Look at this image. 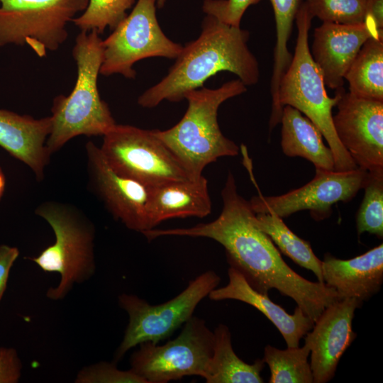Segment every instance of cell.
Listing matches in <instances>:
<instances>
[{
  "mask_svg": "<svg viewBox=\"0 0 383 383\" xmlns=\"http://www.w3.org/2000/svg\"><path fill=\"white\" fill-rule=\"evenodd\" d=\"M21 364L13 348H0V383H14L21 376Z\"/></svg>",
  "mask_w": 383,
  "mask_h": 383,
  "instance_id": "cell-32",
  "label": "cell"
},
{
  "mask_svg": "<svg viewBox=\"0 0 383 383\" xmlns=\"http://www.w3.org/2000/svg\"><path fill=\"white\" fill-rule=\"evenodd\" d=\"M102 43L96 30H81L75 38L72 52L77 67L74 88L67 96H55L51 107L52 126L46 140L51 155L74 137L103 136L116 124L97 86Z\"/></svg>",
  "mask_w": 383,
  "mask_h": 383,
  "instance_id": "cell-3",
  "label": "cell"
},
{
  "mask_svg": "<svg viewBox=\"0 0 383 383\" xmlns=\"http://www.w3.org/2000/svg\"><path fill=\"white\" fill-rule=\"evenodd\" d=\"M365 195L356 217L357 234L383 237V170L368 172Z\"/></svg>",
  "mask_w": 383,
  "mask_h": 383,
  "instance_id": "cell-26",
  "label": "cell"
},
{
  "mask_svg": "<svg viewBox=\"0 0 383 383\" xmlns=\"http://www.w3.org/2000/svg\"><path fill=\"white\" fill-rule=\"evenodd\" d=\"M155 0H138L131 12L103 40L100 74H120L135 77L133 68L139 60L162 57L176 59L183 46L173 42L162 30L156 16Z\"/></svg>",
  "mask_w": 383,
  "mask_h": 383,
  "instance_id": "cell-10",
  "label": "cell"
},
{
  "mask_svg": "<svg viewBox=\"0 0 383 383\" xmlns=\"http://www.w3.org/2000/svg\"><path fill=\"white\" fill-rule=\"evenodd\" d=\"M367 16L372 20L377 29H383V0H368Z\"/></svg>",
  "mask_w": 383,
  "mask_h": 383,
  "instance_id": "cell-34",
  "label": "cell"
},
{
  "mask_svg": "<svg viewBox=\"0 0 383 383\" xmlns=\"http://www.w3.org/2000/svg\"><path fill=\"white\" fill-rule=\"evenodd\" d=\"M213 332L204 319L192 316L179 335L165 344H140L131 357V370L148 383H167L186 376L203 378L212 356Z\"/></svg>",
  "mask_w": 383,
  "mask_h": 383,
  "instance_id": "cell-11",
  "label": "cell"
},
{
  "mask_svg": "<svg viewBox=\"0 0 383 383\" xmlns=\"http://www.w3.org/2000/svg\"><path fill=\"white\" fill-rule=\"evenodd\" d=\"M211 211L208 181L204 175L198 179L167 182L150 187L147 212L148 231L155 228L167 219L204 218Z\"/></svg>",
  "mask_w": 383,
  "mask_h": 383,
  "instance_id": "cell-20",
  "label": "cell"
},
{
  "mask_svg": "<svg viewBox=\"0 0 383 383\" xmlns=\"http://www.w3.org/2000/svg\"><path fill=\"white\" fill-rule=\"evenodd\" d=\"M249 36L248 30L207 15L198 38L182 48L168 74L145 91L138 104L153 108L164 100L180 101L188 91L202 87L209 78L220 72L236 74L245 86L255 84L260 70L248 47Z\"/></svg>",
  "mask_w": 383,
  "mask_h": 383,
  "instance_id": "cell-2",
  "label": "cell"
},
{
  "mask_svg": "<svg viewBox=\"0 0 383 383\" xmlns=\"http://www.w3.org/2000/svg\"><path fill=\"white\" fill-rule=\"evenodd\" d=\"M383 34L367 17L358 24L330 22L315 28L311 56L319 67L325 85L332 89L343 87L345 75L365 41Z\"/></svg>",
  "mask_w": 383,
  "mask_h": 383,
  "instance_id": "cell-16",
  "label": "cell"
},
{
  "mask_svg": "<svg viewBox=\"0 0 383 383\" xmlns=\"http://www.w3.org/2000/svg\"><path fill=\"white\" fill-rule=\"evenodd\" d=\"M214 343L212 356L203 378L207 383H262V359L253 364L243 361L234 352L231 334L227 326L220 323L213 331Z\"/></svg>",
  "mask_w": 383,
  "mask_h": 383,
  "instance_id": "cell-22",
  "label": "cell"
},
{
  "mask_svg": "<svg viewBox=\"0 0 383 383\" xmlns=\"http://www.w3.org/2000/svg\"><path fill=\"white\" fill-rule=\"evenodd\" d=\"M321 270L323 282L335 290L339 299L367 301L379 292L383 282V245L349 260L326 253Z\"/></svg>",
  "mask_w": 383,
  "mask_h": 383,
  "instance_id": "cell-17",
  "label": "cell"
},
{
  "mask_svg": "<svg viewBox=\"0 0 383 383\" xmlns=\"http://www.w3.org/2000/svg\"><path fill=\"white\" fill-rule=\"evenodd\" d=\"M273 8L277 41L274 58L284 62L291 57L287 43L290 38L293 23L302 0H270Z\"/></svg>",
  "mask_w": 383,
  "mask_h": 383,
  "instance_id": "cell-29",
  "label": "cell"
},
{
  "mask_svg": "<svg viewBox=\"0 0 383 383\" xmlns=\"http://www.w3.org/2000/svg\"><path fill=\"white\" fill-rule=\"evenodd\" d=\"M135 0H89L82 13L72 22L81 30H96L101 34L106 28L113 30L127 16Z\"/></svg>",
  "mask_w": 383,
  "mask_h": 383,
  "instance_id": "cell-28",
  "label": "cell"
},
{
  "mask_svg": "<svg viewBox=\"0 0 383 383\" xmlns=\"http://www.w3.org/2000/svg\"><path fill=\"white\" fill-rule=\"evenodd\" d=\"M302 6L313 19L340 24H358L365 21L368 0H304Z\"/></svg>",
  "mask_w": 383,
  "mask_h": 383,
  "instance_id": "cell-27",
  "label": "cell"
},
{
  "mask_svg": "<svg viewBox=\"0 0 383 383\" xmlns=\"http://www.w3.org/2000/svg\"><path fill=\"white\" fill-rule=\"evenodd\" d=\"M35 212L50 226L55 240L31 260L45 272L60 274L58 286L47 292L48 297L57 300L67 294L74 283L94 274V226L80 209L67 203L44 201Z\"/></svg>",
  "mask_w": 383,
  "mask_h": 383,
  "instance_id": "cell-6",
  "label": "cell"
},
{
  "mask_svg": "<svg viewBox=\"0 0 383 383\" xmlns=\"http://www.w3.org/2000/svg\"><path fill=\"white\" fill-rule=\"evenodd\" d=\"M227 285L213 289L208 295L213 301L233 299L243 301L262 313L279 330L288 348L299 347V340L311 330L314 321L298 306L292 314L270 299L268 294L253 289L236 269L228 270Z\"/></svg>",
  "mask_w": 383,
  "mask_h": 383,
  "instance_id": "cell-19",
  "label": "cell"
},
{
  "mask_svg": "<svg viewBox=\"0 0 383 383\" xmlns=\"http://www.w3.org/2000/svg\"><path fill=\"white\" fill-rule=\"evenodd\" d=\"M166 0H155L156 6L158 9H161L164 6Z\"/></svg>",
  "mask_w": 383,
  "mask_h": 383,
  "instance_id": "cell-36",
  "label": "cell"
},
{
  "mask_svg": "<svg viewBox=\"0 0 383 383\" xmlns=\"http://www.w3.org/2000/svg\"><path fill=\"white\" fill-rule=\"evenodd\" d=\"M344 79L351 94L383 101V34L365 41Z\"/></svg>",
  "mask_w": 383,
  "mask_h": 383,
  "instance_id": "cell-23",
  "label": "cell"
},
{
  "mask_svg": "<svg viewBox=\"0 0 383 383\" xmlns=\"http://www.w3.org/2000/svg\"><path fill=\"white\" fill-rule=\"evenodd\" d=\"M309 345L280 350L267 345L263 361L270 370V383H313V378L308 357Z\"/></svg>",
  "mask_w": 383,
  "mask_h": 383,
  "instance_id": "cell-25",
  "label": "cell"
},
{
  "mask_svg": "<svg viewBox=\"0 0 383 383\" xmlns=\"http://www.w3.org/2000/svg\"><path fill=\"white\" fill-rule=\"evenodd\" d=\"M88 184L113 217L132 231H148L147 212L150 187L116 172L100 148L85 145Z\"/></svg>",
  "mask_w": 383,
  "mask_h": 383,
  "instance_id": "cell-14",
  "label": "cell"
},
{
  "mask_svg": "<svg viewBox=\"0 0 383 383\" xmlns=\"http://www.w3.org/2000/svg\"><path fill=\"white\" fill-rule=\"evenodd\" d=\"M362 304L354 298L333 302L305 335L314 383H326L333 377L340 357L357 336L352 323L355 310Z\"/></svg>",
  "mask_w": 383,
  "mask_h": 383,
  "instance_id": "cell-15",
  "label": "cell"
},
{
  "mask_svg": "<svg viewBox=\"0 0 383 383\" xmlns=\"http://www.w3.org/2000/svg\"><path fill=\"white\" fill-rule=\"evenodd\" d=\"M368 171L357 167L347 171L316 168V175L306 184L279 196H263L260 193L249 201L255 213H273L281 218L309 210L316 221L328 218L331 206L348 202L363 189Z\"/></svg>",
  "mask_w": 383,
  "mask_h": 383,
  "instance_id": "cell-12",
  "label": "cell"
},
{
  "mask_svg": "<svg viewBox=\"0 0 383 383\" xmlns=\"http://www.w3.org/2000/svg\"><path fill=\"white\" fill-rule=\"evenodd\" d=\"M77 382L82 383H148L131 370L122 371L115 363L100 362L83 369Z\"/></svg>",
  "mask_w": 383,
  "mask_h": 383,
  "instance_id": "cell-30",
  "label": "cell"
},
{
  "mask_svg": "<svg viewBox=\"0 0 383 383\" xmlns=\"http://www.w3.org/2000/svg\"><path fill=\"white\" fill-rule=\"evenodd\" d=\"M221 197L222 211L211 222L189 228H154L143 234L149 241L163 236L212 239L224 248L230 267L238 270L253 289L265 294L277 289L292 298L309 317L317 316L329 302L331 289L323 282L304 278L284 261L270 237L255 224V213L238 194L231 172Z\"/></svg>",
  "mask_w": 383,
  "mask_h": 383,
  "instance_id": "cell-1",
  "label": "cell"
},
{
  "mask_svg": "<svg viewBox=\"0 0 383 383\" xmlns=\"http://www.w3.org/2000/svg\"><path fill=\"white\" fill-rule=\"evenodd\" d=\"M99 148L116 172L146 187L191 179L154 130L116 123Z\"/></svg>",
  "mask_w": 383,
  "mask_h": 383,
  "instance_id": "cell-9",
  "label": "cell"
},
{
  "mask_svg": "<svg viewBox=\"0 0 383 383\" xmlns=\"http://www.w3.org/2000/svg\"><path fill=\"white\" fill-rule=\"evenodd\" d=\"M50 116L35 118L0 109V146L26 165L38 181H43L51 154L46 147Z\"/></svg>",
  "mask_w": 383,
  "mask_h": 383,
  "instance_id": "cell-18",
  "label": "cell"
},
{
  "mask_svg": "<svg viewBox=\"0 0 383 383\" xmlns=\"http://www.w3.org/2000/svg\"><path fill=\"white\" fill-rule=\"evenodd\" d=\"M6 179L2 170L0 168V201L3 196L5 189Z\"/></svg>",
  "mask_w": 383,
  "mask_h": 383,
  "instance_id": "cell-35",
  "label": "cell"
},
{
  "mask_svg": "<svg viewBox=\"0 0 383 383\" xmlns=\"http://www.w3.org/2000/svg\"><path fill=\"white\" fill-rule=\"evenodd\" d=\"M246 90L238 79L217 89L189 91L184 96L188 107L182 119L169 129L154 130L191 179L203 176L204 168L218 158L238 154V146L222 133L217 113L222 103Z\"/></svg>",
  "mask_w": 383,
  "mask_h": 383,
  "instance_id": "cell-4",
  "label": "cell"
},
{
  "mask_svg": "<svg viewBox=\"0 0 383 383\" xmlns=\"http://www.w3.org/2000/svg\"><path fill=\"white\" fill-rule=\"evenodd\" d=\"M254 223L270 237L282 253L299 266L312 271L318 281L323 282L322 260L316 256L310 243L292 232L282 218L273 213H255Z\"/></svg>",
  "mask_w": 383,
  "mask_h": 383,
  "instance_id": "cell-24",
  "label": "cell"
},
{
  "mask_svg": "<svg viewBox=\"0 0 383 383\" xmlns=\"http://www.w3.org/2000/svg\"><path fill=\"white\" fill-rule=\"evenodd\" d=\"M281 147L288 157H301L316 168L334 170L333 152L323 140L319 129L296 109L283 107Z\"/></svg>",
  "mask_w": 383,
  "mask_h": 383,
  "instance_id": "cell-21",
  "label": "cell"
},
{
  "mask_svg": "<svg viewBox=\"0 0 383 383\" xmlns=\"http://www.w3.org/2000/svg\"><path fill=\"white\" fill-rule=\"evenodd\" d=\"M220 282V277L214 271L204 272L191 280L175 297L157 305H151L136 295L121 294L118 303L128 314L129 322L116 353V361L140 343H158L171 336L193 316L198 304Z\"/></svg>",
  "mask_w": 383,
  "mask_h": 383,
  "instance_id": "cell-8",
  "label": "cell"
},
{
  "mask_svg": "<svg viewBox=\"0 0 383 383\" xmlns=\"http://www.w3.org/2000/svg\"><path fill=\"white\" fill-rule=\"evenodd\" d=\"M89 0H0V47L28 45L40 57L66 41L67 26Z\"/></svg>",
  "mask_w": 383,
  "mask_h": 383,
  "instance_id": "cell-7",
  "label": "cell"
},
{
  "mask_svg": "<svg viewBox=\"0 0 383 383\" xmlns=\"http://www.w3.org/2000/svg\"><path fill=\"white\" fill-rule=\"evenodd\" d=\"M333 124L340 142L357 167L375 172L383 170V101L362 98L343 87Z\"/></svg>",
  "mask_w": 383,
  "mask_h": 383,
  "instance_id": "cell-13",
  "label": "cell"
},
{
  "mask_svg": "<svg viewBox=\"0 0 383 383\" xmlns=\"http://www.w3.org/2000/svg\"><path fill=\"white\" fill-rule=\"evenodd\" d=\"M260 0H204L203 11L219 21L240 27L241 18L246 9Z\"/></svg>",
  "mask_w": 383,
  "mask_h": 383,
  "instance_id": "cell-31",
  "label": "cell"
},
{
  "mask_svg": "<svg viewBox=\"0 0 383 383\" xmlns=\"http://www.w3.org/2000/svg\"><path fill=\"white\" fill-rule=\"evenodd\" d=\"M18 255L16 248L0 245V301L6 287L9 271Z\"/></svg>",
  "mask_w": 383,
  "mask_h": 383,
  "instance_id": "cell-33",
  "label": "cell"
},
{
  "mask_svg": "<svg viewBox=\"0 0 383 383\" xmlns=\"http://www.w3.org/2000/svg\"><path fill=\"white\" fill-rule=\"evenodd\" d=\"M295 21L298 34L294 55L282 75L278 89V106H291L304 113L321 131L331 148L335 171L354 170L357 165L343 146L333 124L332 109L339 94L330 97L323 74L313 60L309 47L308 34L312 18L299 6Z\"/></svg>",
  "mask_w": 383,
  "mask_h": 383,
  "instance_id": "cell-5",
  "label": "cell"
}]
</instances>
